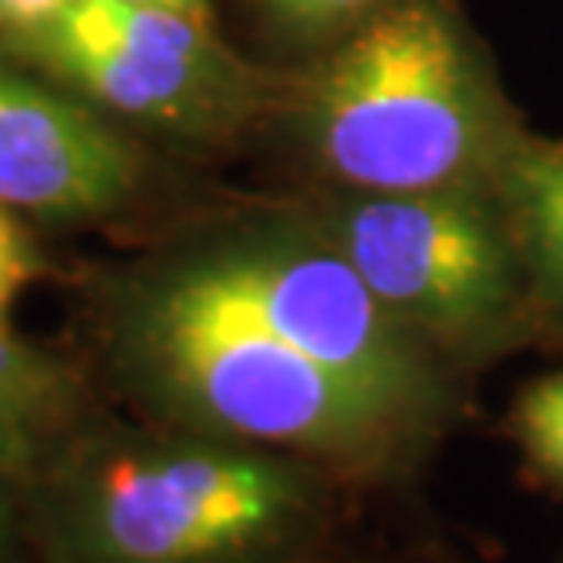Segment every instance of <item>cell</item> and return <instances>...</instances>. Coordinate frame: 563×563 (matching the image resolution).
Returning a JSON list of instances; mask_svg holds the SVG:
<instances>
[{
	"label": "cell",
	"instance_id": "4",
	"mask_svg": "<svg viewBox=\"0 0 563 563\" xmlns=\"http://www.w3.org/2000/svg\"><path fill=\"white\" fill-rule=\"evenodd\" d=\"M8 48L136 140L228 143L278 114L286 74L245 59L212 19L136 0H74Z\"/></svg>",
	"mask_w": 563,
	"mask_h": 563
},
{
	"label": "cell",
	"instance_id": "11",
	"mask_svg": "<svg viewBox=\"0 0 563 563\" xmlns=\"http://www.w3.org/2000/svg\"><path fill=\"white\" fill-rule=\"evenodd\" d=\"M523 446L549 476L563 483V374L534 380L516 407Z\"/></svg>",
	"mask_w": 563,
	"mask_h": 563
},
{
	"label": "cell",
	"instance_id": "3",
	"mask_svg": "<svg viewBox=\"0 0 563 563\" xmlns=\"http://www.w3.org/2000/svg\"><path fill=\"white\" fill-rule=\"evenodd\" d=\"M52 531L66 563H261L308 520L289 457L234 439H88L52 454Z\"/></svg>",
	"mask_w": 563,
	"mask_h": 563
},
{
	"label": "cell",
	"instance_id": "7",
	"mask_svg": "<svg viewBox=\"0 0 563 563\" xmlns=\"http://www.w3.org/2000/svg\"><path fill=\"white\" fill-rule=\"evenodd\" d=\"M81 377L11 325H0V468L52 457L81 428Z\"/></svg>",
	"mask_w": 563,
	"mask_h": 563
},
{
	"label": "cell",
	"instance_id": "5",
	"mask_svg": "<svg viewBox=\"0 0 563 563\" xmlns=\"http://www.w3.org/2000/svg\"><path fill=\"white\" fill-rule=\"evenodd\" d=\"M311 220L418 336L476 341L509 319L516 253L476 187L418 195L347 190L344 201Z\"/></svg>",
	"mask_w": 563,
	"mask_h": 563
},
{
	"label": "cell",
	"instance_id": "1",
	"mask_svg": "<svg viewBox=\"0 0 563 563\" xmlns=\"http://www.w3.org/2000/svg\"><path fill=\"white\" fill-rule=\"evenodd\" d=\"M92 322L110 374L187 432L322 457H369L413 432L275 333L187 239L99 278Z\"/></svg>",
	"mask_w": 563,
	"mask_h": 563
},
{
	"label": "cell",
	"instance_id": "13",
	"mask_svg": "<svg viewBox=\"0 0 563 563\" xmlns=\"http://www.w3.org/2000/svg\"><path fill=\"white\" fill-rule=\"evenodd\" d=\"M136 4H151V8H165V11H184V15H198L209 19L212 0H136Z\"/></svg>",
	"mask_w": 563,
	"mask_h": 563
},
{
	"label": "cell",
	"instance_id": "2",
	"mask_svg": "<svg viewBox=\"0 0 563 563\" xmlns=\"http://www.w3.org/2000/svg\"><path fill=\"white\" fill-rule=\"evenodd\" d=\"M278 114L319 176L358 195L479 187L523 143L446 0H391L286 77Z\"/></svg>",
	"mask_w": 563,
	"mask_h": 563
},
{
	"label": "cell",
	"instance_id": "9",
	"mask_svg": "<svg viewBox=\"0 0 563 563\" xmlns=\"http://www.w3.org/2000/svg\"><path fill=\"white\" fill-rule=\"evenodd\" d=\"M391 0H242L256 37L286 55L333 48Z\"/></svg>",
	"mask_w": 563,
	"mask_h": 563
},
{
	"label": "cell",
	"instance_id": "8",
	"mask_svg": "<svg viewBox=\"0 0 563 563\" xmlns=\"http://www.w3.org/2000/svg\"><path fill=\"white\" fill-rule=\"evenodd\" d=\"M494 184L545 297L563 308V143H520Z\"/></svg>",
	"mask_w": 563,
	"mask_h": 563
},
{
	"label": "cell",
	"instance_id": "6",
	"mask_svg": "<svg viewBox=\"0 0 563 563\" xmlns=\"http://www.w3.org/2000/svg\"><path fill=\"white\" fill-rule=\"evenodd\" d=\"M154 184V154L0 37V201L37 228L129 217Z\"/></svg>",
	"mask_w": 563,
	"mask_h": 563
},
{
	"label": "cell",
	"instance_id": "12",
	"mask_svg": "<svg viewBox=\"0 0 563 563\" xmlns=\"http://www.w3.org/2000/svg\"><path fill=\"white\" fill-rule=\"evenodd\" d=\"M74 0H0V37H22L59 19Z\"/></svg>",
	"mask_w": 563,
	"mask_h": 563
},
{
	"label": "cell",
	"instance_id": "10",
	"mask_svg": "<svg viewBox=\"0 0 563 563\" xmlns=\"http://www.w3.org/2000/svg\"><path fill=\"white\" fill-rule=\"evenodd\" d=\"M37 231L30 217L0 201V325H11V308L48 267Z\"/></svg>",
	"mask_w": 563,
	"mask_h": 563
}]
</instances>
